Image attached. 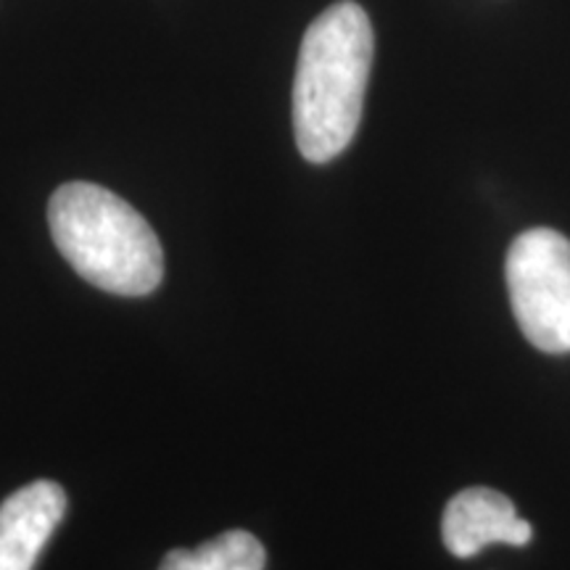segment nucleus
<instances>
[{"mask_svg": "<svg viewBox=\"0 0 570 570\" xmlns=\"http://www.w3.org/2000/svg\"><path fill=\"white\" fill-rule=\"evenodd\" d=\"M441 537L454 558H473L489 544L525 547L533 537L529 520L518 518L515 504L502 491L473 487L446 504Z\"/></svg>", "mask_w": 570, "mask_h": 570, "instance_id": "4", "label": "nucleus"}, {"mask_svg": "<svg viewBox=\"0 0 570 570\" xmlns=\"http://www.w3.org/2000/svg\"><path fill=\"white\" fill-rule=\"evenodd\" d=\"M373 56V24L354 0L333 3L304 32L294 77V135L306 161L336 159L354 140Z\"/></svg>", "mask_w": 570, "mask_h": 570, "instance_id": "1", "label": "nucleus"}, {"mask_svg": "<svg viewBox=\"0 0 570 570\" xmlns=\"http://www.w3.org/2000/svg\"><path fill=\"white\" fill-rule=\"evenodd\" d=\"M512 315L520 333L547 354L570 352V240L533 227L512 240L508 262Z\"/></svg>", "mask_w": 570, "mask_h": 570, "instance_id": "3", "label": "nucleus"}, {"mask_svg": "<svg viewBox=\"0 0 570 570\" xmlns=\"http://www.w3.org/2000/svg\"><path fill=\"white\" fill-rule=\"evenodd\" d=\"M53 244L77 275L106 294L148 296L164 277L154 227L104 185L67 183L51 196Z\"/></svg>", "mask_w": 570, "mask_h": 570, "instance_id": "2", "label": "nucleus"}, {"mask_svg": "<svg viewBox=\"0 0 570 570\" xmlns=\"http://www.w3.org/2000/svg\"><path fill=\"white\" fill-rule=\"evenodd\" d=\"M67 512V491L35 481L0 504V570H32Z\"/></svg>", "mask_w": 570, "mask_h": 570, "instance_id": "5", "label": "nucleus"}, {"mask_svg": "<svg viewBox=\"0 0 570 570\" xmlns=\"http://www.w3.org/2000/svg\"><path fill=\"white\" fill-rule=\"evenodd\" d=\"M267 552L248 531H225L196 550L164 554L159 570H265Z\"/></svg>", "mask_w": 570, "mask_h": 570, "instance_id": "6", "label": "nucleus"}]
</instances>
